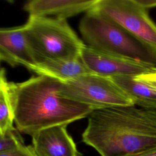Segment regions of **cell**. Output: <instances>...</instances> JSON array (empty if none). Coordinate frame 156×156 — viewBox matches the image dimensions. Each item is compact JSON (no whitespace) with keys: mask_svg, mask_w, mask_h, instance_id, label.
<instances>
[{"mask_svg":"<svg viewBox=\"0 0 156 156\" xmlns=\"http://www.w3.org/2000/svg\"><path fill=\"white\" fill-rule=\"evenodd\" d=\"M24 145L23 138L15 129L5 135H0V153L15 149Z\"/></svg>","mask_w":156,"mask_h":156,"instance_id":"cell-14","label":"cell"},{"mask_svg":"<svg viewBox=\"0 0 156 156\" xmlns=\"http://www.w3.org/2000/svg\"><path fill=\"white\" fill-rule=\"evenodd\" d=\"M59 94L64 98L88 105L93 110L134 105L110 77L93 73L62 82Z\"/></svg>","mask_w":156,"mask_h":156,"instance_id":"cell-5","label":"cell"},{"mask_svg":"<svg viewBox=\"0 0 156 156\" xmlns=\"http://www.w3.org/2000/svg\"><path fill=\"white\" fill-rule=\"evenodd\" d=\"M136 2L146 9L156 7V0H136Z\"/></svg>","mask_w":156,"mask_h":156,"instance_id":"cell-17","label":"cell"},{"mask_svg":"<svg viewBox=\"0 0 156 156\" xmlns=\"http://www.w3.org/2000/svg\"><path fill=\"white\" fill-rule=\"evenodd\" d=\"M38 75L48 76L66 82L91 73L80 58L73 59L41 60L28 68Z\"/></svg>","mask_w":156,"mask_h":156,"instance_id":"cell-11","label":"cell"},{"mask_svg":"<svg viewBox=\"0 0 156 156\" xmlns=\"http://www.w3.org/2000/svg\"><path fill=\"white\" fill-rule=\"evenodd\" d=\"M94 9L156 52V24L136 0H98Z\"/></svg>","mask_w":156,"mask_h":156,"instance_id":"cell-6","label":"cell"},{"mask_svg":"<svg viewBox=\"0 0 156 156\" xmlns=\"http://www.w3.org/2000/svg\"><path fill=\"white\" fill-rule=\"evenodd\" d=\"M61 84L58 80L40 75L20 83L10 82L14 122L19 131L31 136L90 115L94 110L91 107L60 95Z\"/></svg>","mask_w":156,"mask_h":156,"instance_id":"cell-2","label":"cell"},{"mask_svg":"<svg viewBox=\"0 0 156 156\" xmlns=\"http://www.w3.org/2000/svg\"><path fill=\"white\" fill-rule=\"evenodd\" d=\"M0 156H37L32 146L25 144L15 149L0 153Z\"/></svg>","mask_w":156,"mask_h":156,"instance_id":"cell-15","label":"cell"},{"mask_svg":"<svg viewBox=\"0 0 156 156\" xmlns=\"http://www.w3.org/2000/svg\"><path fill=\"white\" fill-rule=\"evenodd\" d=\"M82 141L101 156H127L156 147V109L135 105L94 110Z\"/></svg>","mask_w":156,"mask_h":156,"instance_id":"cell-1","label":"cell"},{"mask_svg":"<svg viewBox=\"0 0 156 156\" xmlns=\"http://www.w3.org/2000/svg\"><path fill=\"white\" fill-rule=\"evenodd\" d=\"M127 156H156V147L140 153Z\"/></svg>","mask_w":156,"mask_h":156,"instance_id":"cell-18","label":"cell"},{"mask_svg":"<svg viewBox=\"0 0 156 156\" xmlns=\"http://www.w3.org/2000/svg\"><path fill=\"white\" fill-rule=\"evenodd\" d=\"M79 30L88 46L111 55L156 67V52L96 9L86 12Z\"/></svg>","mask_w":156,"mask_h":156,"instance_id":"cell-3","label":"cell"},{"mask_svg":"<svg viewBox=\"0 0 156 156\" xmlns=\"http://www.w3.org/2000/svg\"><path fill=\"white\" fill-rule=\"evenodd\" d=\"M14 114L11 99L10 82L7 80L5 71L0 69V135H5L13 127Z\"/></svg>","mask_w":156,"mask_h":156,"instance_id":"cell-13","label":"cell"},{"mask_svg":"<svg viewBox=\"0 0 156 156\" xmlns=\"http://www.w3.org/2000/svg\"><path fill=\"white\" fill-rule=\"evenodd\" d=\"M23 27L37 61L80 58L85 44L66 20L29 16Z\"/></svg>","mask_w":156,"mask_h":156,"instance_id":"cell-4","label":"cell"},{"mask_svg":"<svg viewBox=\"0 0 156 156\" xmlns=\"http://www.w3.org/2000/svg\"><path fill=\"white\" fill-rule=\"evenodd\" d=\"M135 79L148 85L156 90V67L146 74L135 76Z\"/></svg>","mask_w":156,"mask_h":156,"instance_id":"cell-16","label":"cell"},{"mask_svg":"<svg viewBox=\"0 0 156 156\" xmlns=\"http://www.w3.org/2000/svg\"><path fill=\"white\" fill-rule=\"evenodd\" d=\"M98 0H32L27 2L24 10L33 16H48L66 20L93 9Z\"/></svg>","mask_w":156,"mask_h":156,"instance_id":"cell-10","label":"cell"},{"mask_svg":"<svg viewBox=\"0 0 156 156\" xmlns=\"http://www.w3.org/2000/svg\"><path fill=\"white\" fill-rule=\"evenodd\" d=\"M11 66L23 65L27 69L37 62L26 38L23 26L0 28V62Z\"/></svg>","mask_w":156,"mask_h":156,"instance_id":"cell-9","label":"cell"},{"mask_svg":"<svg viewBox=\"0 0 156 156\" xmlns=\"http://www.w3.org/2000/svg\"><path fill=\"white\" fill-rule=\"evenodd\" d=\"M32 147L37 156H81L66 126H55L31 135Z\"/></svg>","mask_w":156,"mask_h":156,"instance_id":"cell-8","label":"cell"},{"mask_svg":"<svg viewBox=\"0 0 156 156\" xmlns=\"http://www.w3.org/2000/svg\"><path fill=\"white\" fill-rule=\"evenodd\" d=\"M80 58L93 74L107 77L146 74L155 67L140 62L107 54L88 45L83 47Z\"/></svg>","mask_w":156,"mask_h":156,"instance_id":"cell-7","label":"cell"},{"mask_svg":"<svg viewBox=\"0 0 156 156\" xmlns=\"http://www.w3.org/2000/svg\"><path fill=\"white\" fill-rule=\"evenodd\" d=\"M131 99L134 105L148 109H156V90L137 80L133 76L110 77Z\"/></svg>","mask_w":156,"mask_h":156,"instance_id":"cell-12","label":"cell"}]
</instances>
